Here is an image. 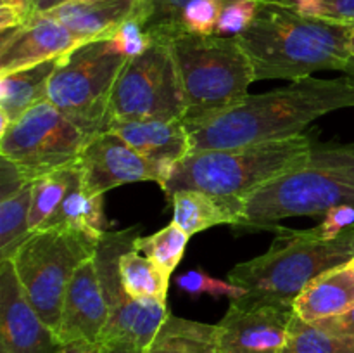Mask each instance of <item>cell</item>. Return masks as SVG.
<instances>
[{
    "label": "cell",
    "instance_id": "obj_11",
    "mask_svg": "<svg viewBox=\"0 0 354 353\" xmlns=\"http://www.w3.org/2000/svg\"><path fill=\"white\" fill-rule=\"evenodd\" d=\"M76 165L83 187L92 196H104L123 183H161L156 166L113 130L100 132L90 138Z\"/></svg>",
    "mask_w": 354,
    "mask_h": 353
},
{
    "label": "cell",
    "instance_id": "obj_2",
    "mask_svg": "<svg viewBox=\"0 0 354 353\" xmlns=\"http://www.w3.org/2000/svg\"><path fill=\"white\" fill-rule=\"evenodd\" d=\"M353 28L308 17L279 2H263L237 40L256 80H303L317 71H353Z\"/></svg>",
    "mask_w": 354,
    "mask_h": 353
},
{
    "label": "cell",
    "instance_id": "obj_3",
    "mask_svg": "<svg viewBox=\"0 0 354 353\" xmlns=\"http://www.w3.org/2000/svg\"><path fill=\"white\" fill-rule=\"evenodd\" d=\"M354 206V144L313 145L310 158L242 199L239 227L272 228L283 218Z\"/></svg>",
    "mask_w": 354,
    "mask_h": 353
},
{
    "label": "cell",
    "instance_id": "obj_5",
    "mask_svg": "<svg viewBox=\"0 0 354 353\" xmlns=\"http://www.w3.org/2000/svg\"><path fill=\"white\" fill-rule=\"evenodd\" d=\"M354 258V230L337 239H320L311 230H287L265 255L239 263L228 273L232 284L244 287L241 303L289 305L304 287L332 269Z\"/></svg>",
    "mask_w": 354,
    "mask_h": 353
},
{
    "label": "cell",
    "instance_id": "obj_27",
    "mask_svg": "<svg viewBox=\"0 0 354 353\" xmlns=\"http://www.w3.org/2000/svg\"><path fill=\"white\" fill-rule=\"evenodd\" d=\"M282 353H354V338L330 334L294 314Z\"/></svg>",
    "mask_w": 354,
    "mask_h": 353
},
{
    "label": "cell",
    "instance_id": "obj_35",
    "mask_svg": "<svg viewBox=\"0 0 354 353\" xmlns=\"http://www.w3.org/2000/svg\"><path fill=\"white\" fill-rule=\"evenodd\" d=\"M35 0H0V30L7 33L33 17Z\"/></svg>",
    "mask_w": 354,
    "mask_h": 353
},
{
    "label": "cell",
    "instance_id": "obj_29",
    "mask_svg": "<svg viewBox=\"0 0 354 353\" xmlns=\"http://www.w3.org/2000/svg\"><path fill=\"white\" fill-rule=\"evenodd\" d=\"M189 2L192 0H142L138 17L152 40L168 44L169 40L182 35L180 16ZM259 2H275V0H259Z\"/></svg>",
    "mask_w": 354,
    "mask_h": 353
},
{
    "label": "cell",
    "instance_id": "obj_17",
    "mask_svg": "<svg viewBox=\"0 0 354 353\" xmlns=\"http://www.w3.org/2000/svg\"><path fill=\"white\" fill-rule=\"evenodd\" d=\"M107 130L116 132L161 175L162 187L175 166L192 152L189 130L182 120L109 121Z\"/></svg>",
    "mask_w": 354,
    "mask_h": 353
},
{
    "label": "cell",
    "instance_id": "obj_13",
    "mask_svg": "<svg viewBox=\"0 0 354 353\" xmlns=\"http://www.w3.org/2000/svg\"><path fill=\"white\" fill-rule=\"evenodd\" d=\"M294 308L279 303H241L232 300L221 318L223 353H282Z\"/></svg>",
    "mask_w": 354,
    "mask_h": 353
},
{
    "label": "cell",
    "instance_id": "obj_9",
    "mask_svg": "<svg viewBox=\"0 0 354 353\" xmlns=\"http://www.w3.org/2000/svg\"><path fill=\"white\" fill-rule=\"evenodd\" d=\"M90 138L50 100L37 104L0 134V154L26 182L76 165Z\"/></svg>",
    "mask_w": 354,
    "mask_h": 353
},
{
    "label": "cell",
    "instance_id": "obj_23",
    "mask_svg": "<svg viewBox=\"0 0 354 353\" xmlns=\"http://www.w3.org/2000/svg\"><path fill=\"white\" fill-rule=\"evenodd\" d=\"M57 227L82 230L97 241H100L107 232V220L104 217V196H92L86 192L82 183V176L76 179L62 203L40 230Z\"/></svg>",
    "mask_w": 354,
    "mask_h": 353
},
{
    "label": "cell",
    "instance_id": "obj_34",
    "mask_svg": "<svg viewBox=\"0 0 354 353\" xmlns=\"http://www.w3.org/2000/svg\"><path fill=\"white\" fill-rule=\"evenodd\" d=\"M308 17L351 26L354 24V0H315Z\"/></svg>",
    "mask_w": 354,
    "mask_h": 353
},
{
    "label": "cell",
    "instance_id": "obj_14",
    "mask_svg": "<svg viewBox=\"0 0 354 353\" xmlns=\"http://www.w3.org/2000/svg\"><path fill=\"white\" fill-rule=\"evenodd\" d=\"M82 45L85 44L52 16H35L23 26L2 33L0 75L62 59Z\"/></svg>",
    "mask_w": 354,
    "mask_h": 353
},
{
    "label": "cell",
    "instance_id": "obj_19",
    "mask_svg": "<svg viewBox=\"0 0 354 353\" xmlns=\"http://www.w3.org/2000/svg\"><path fill=\"white\" fill-rule=\"evenodd\" d=\"M351 307H354V275L346 265L311 280L292 303L294 314L310 324L337 317Z\"/></svg>",
    "mask_w": 354,
    "mask_h": 353
},
{
    "label": "cell",
    "instance_id": "obj_22",
    "mask_svg": "<svg viewBox=\"0 0 354 353\" xmlns=\"http://www.w3.org/2000/svg\"><path fill=\"white\" fill-rule=\"evenodd\" d=\"M142 353H223L220 327L169 314Z\"/></svg>",
    "mask_w": 354,
    "mask_h": 353
},
{
    "label": "cell",
    "instance_id": "obj_32",
    "mask_svg": "<svg viewBox=\"0 0 354 353\" xmlns=\"http://www.w3.org/2000/svg\"><path fill=\"white\" fill-rule=\"evenodd\" d=\"M113 47L116 48L120 54L130 57H137V55L144 54L145 51L154 45V40L151 38V35L145 31L144 23L140 21V17L135 16L130 17L127 23L121 24L116 31H114L113 37L109 38Z\"/></svg>",
    "mask_w": 354,
    "mask_h": 353
},
{
    "label": "cell",
    "instance_id": "obj_38",
    "mask_svg": "<svg viewBox=\"0 0 354 353\" xmlns=\"http://www.w3.org/2000/svg\"><path fill=\"white\" fill-rule=\"evenodd\" d=\"M68 2H71V0H35L33 17L50 12V10L57 9V7L64 6V3H68Z\"/></svg>",
    "mask_w": 354,
    "mask_h": 353
},
{
    "label": "cell",
    "instance_id": "obj_30",
    "mask_svg": "<svg viewBox=\"0 0 354 353\" xmlns=\"http://www.w3.org/2000/svg\"><path fill=\"white\" fill-rule=\"evenodd\" d=\"M234 0H192L180 16V31L190 35H216V24L221 10Z\"/></svg>",
    "mask_w": 354,
    "mask_h": 353
},
{
    "label": "cell",
    "instance_id": "obj_31",
    "mask_svg": "<svg viewBox=\"0 0 354 353\" xmlns=\"http://www.w3.org/2000/svg\"><path fill=\"white\" fill-rule=\"evenodd\" d=\"M176 286H178L180 291H183V293L192 298H199L201 294H209L213 298L228 296L232 300H239V298L245 296L244 287L232 284L230 280L225 282L221 279H214V277H211L209 273L201 269L189 270V272L176 277Z\"/></svg>",
    "mask_w": 354,
    "mask_h": 353
},
{
    "label": "cell",
    "instance_id": "obj_28",
    "mask_svg": "<svg viewBox=\"0 0 354 353\" xmlns=\"http://www.w3.org/2000/svg\"><path fill=\"white\" fill-rule=\"evenodd\" d=\"M189 237L190 235L183 228H180L176 224H169L168 227L147 237L138 235L133 242V249L147 256L162 270L171 273L183 258Z\"/></svg>",
    "mask_w": 354,
    "mask_h": 353
},
{
    "label": "cell",
    "instance_id": "obj_16",
    "mask_svg": "<svg viewBox=\"0 0 354 353\" xmlns=\"http://www.w3.org/2000/svg\"><path fill=\"white\" fill-rule=\"evenodd\" d=\"M109 320V305L93 258L76 269L62 305L57 336L62 345L76 341L97 343Z\"/></svg>",
    "mask_w": 354,
    "mask_h": 353
},
{
    "label": "cell",
    "instance_id": "obj_42",
    "mask_svg": "<svg viewBox=\"0 0 354 353\" xmlns=\"http://www.w3.org/2000/svg\"><path fill=\"white\" fill-rule=\"evenodd\" d=\"M351 26H353V28H354V24H351Z\"/></svg>",
    "mask_w": 354,
    "mask_h": 353
},
{
    "label": "cell",
    "instance_id": "obj_12",
    "mask_svg": "<svg viewBox=\"0 0 354 353\" xmlns=\"http://www.w3.org/2000/svg\"><path fill=\"white\" fill-rule=\"evenodd\" d=\"M64 348L24 294L10 260L0 263V353H59Z\"/></svg>",
    "mask_w": 354,
    "mask_h": 353
},
{
    "label": "cell",
    "instance_id": "obj_25",
    "mask_svg": "<svg viewBox=\"0 0 354 353\" xmlns=\"http://www.w3.org/2000/svg\"><path fill=\"white\" fill-rule=\"evenodd\" d=\"M33 182L24 183L16 192L0 197V260H10L19 246L31 235L30 210Z\"/></svg>",
    "mask_w": 354,
    "mask_h": 353
},
{
    "label": "cell",
    "instance_id": "obj_15",
    "mask_svg": "<svg viewBox=\"0 0 354 353\" xmlns=\"http://www.w3.org/2000/svg\"><path fill=\"white\" fill-rule=\"evenodd\" d=\"M104 294L109 305V320L100 334L99 345L102 348L128 346L144 352L169 315L168 305L151 298L135 300L121 282L104 287Z\"/></svg>",
    "mask_w": 354,
    "mask_h": 353
},
{
    "label": "cell",
    "instance_id": "obj_8",
    "mask_svg": "<svg viewBox=\"0 0 354 353\" xmlns=\"http://www.w3.org/2000/svg\"><path fill=\"white\" fill-rule=\"evenodd\" d=\"M127 61L109 38L82 45L59 59L48 100L86 137H95L107 130L113 89Z\"/></svg>",
    "mask_w": 354,
    "mask_h": 353
},
{
    "label": "cell",
    "instance_id": "obj_39",
    "mask_svg": "<svg viewBox=\"0 0 354 353\" xmlns=\"http://www.w3.org/2000/svg\"><path fill=\"white\" fill-rule=\"evenodd\" d=\"M102 348V346H100ZM102 353H142L137 350H131L128 346H109V348H102Z\"/></svg>",
    "mask_w": 354,
    "mask_h": 353
},
{
    "label": "cell",
    "instance_id": "obj_33",
    "mask_svg": "<svg viewBox=\"0 0 354 353\" xmlns=\"http://www.w3.org/2000/svg\"><path fill=\"white\" fill-rule=\"evenodd\" d=\"M261 3L259 0H234L227 3L218 19L216 35H221V37L241 35L251 26Z\"/></svg>",
    "mask_w": 354,
    "mask_h": 353
},
{
    "label": "cell",
    "instance_id": "obj_6",
    "mask_svg": "<svg viewBox=\"0 0 354 353\" xmlns=\"http://www.w3.org/2000/svg\"><path fill=\"white\" fill-rule=\"evenodd\" d=\"M166 45L182 83L185 127L211 120L249 96L254 68L235 37L183 33Z\"/></svg>",
    "mask_w": 354,
    "mask_h": 353
},
{
    "label": "cell",
    "instance_id": "obj_20",
    "mask_svg": "<svg viewBox=\"0 0 354 353\" xmlns=\"http://www.w3.org/2000/svg\"><path fill=\"white\" fill-rule=\"evenodd\" d=\"M59 59L0 75V134L26 111L48 99V83Z\"/></svg>",
    "mask_w": 354,
    "mask_h": 353
},
{
    "label": "cell",
    "instance_id": "obj_41",
    "mask_svg": "<svg viewBox=\"0 0 354 353\" xmlns=\"http://www.w3.org/2000/svg\"><path fill=\"white\" fill-rule=\"evenodd\" d=\"M351 54H353V57H354V28H353V35H351Z\"/></svg>",
    "mask_w": 354,
    "mask_h": 353
},
{
    "label": "cell",
    "instance_id": "obj_7",
    "mask_svg": "<svg viewBox=\"0 0 354 353\" xmlns=\"http://www.w3.org/2000/svg\"><path fill=\"white\" fill-rule=\"evenodd\" d=\"M99 241L75 228L37 230L10 258L24 294L57 334L66 291L76 269L93 258Z\"/></svg>",
    "mask_w": 354,
    "mask_h": 353
},
{
    "label": "cell",
    "instance_id": "obj_21",
    "mask_svg": "<svg viewBox=\"0 0 354 353\" xmlns=\"http://www.w3.org/2000/svg\"><path fill=\"white\" fill-rule=\"evenodd\" d=\"M173 224L189 235L199 234L214 225H239L242 199L221 197L201 190H178L171 196Z\"/></svg>",
    "mask_w": 354,
    "mask_h": 353
},
{
    "label": "cell",
    "instance_id": "obj_18",
    "mask_svg": "<svg viewBox=\"0 0 354 353\" xmlns=\"http://www.w3.org/2000/svg\"><path fill=\"white\" fill-rule=\"evenodd\" d=\"M142 0H71L47 12L71 30L83 44L107 40L130 17L138 16Z\"/></svg>",
    "mask_w": 354,
    "mask_h": 353
},
{
    "label": "cell",
    "instance_id": "obj_24",
    "mask_svg": "<svg viewBox=\"0 0 354 353\" xmlns=\"http://www.w3.org/2000/svg\"><path fill=\"white\" fill-rule=\"evenodd\" d=\"M169 275L147 256L135 249L124 253L120 260V279L124 291L135 300L151 298L166 303Z\"/></svg>",
    "mask_w": 354,
    "mask_h": 353
},
{
    "label": "cell",
    "instance_id": "obj_36",
    "mask_svg": "<svg viewBox=\"0 0 354 353\" xmlns=\"http://www.w3.org/2000/svg\"><path fill=\"white\" fill-rule=\"evenodd\" d=\"M318 327L325 329L327 332L335 336H344V338H354V307L349 308L344 314L337 317L324 318V320L315 322Z\"/></svg>",
    "mask_w": 354,
    "mask_h": 353
},
{
    "label": "cell",
    "instance_id": "obj_26",
    "mask_svg": "<svg viewBox=\"0 0 354 353\" xmlns=\"http://www.w3.org/2000/svg\"><path fill=\"white\" fill-rule=\"evenodd\" d=\"M78 176V165H71L35 180L30 221H28L31 234L44 227L45 221L57 210L59 204L62 203L64 196L68 194V190L71 189Z\"/></svg>",
    "mask_w": 354,
    "mask_h": 353
},
{
    "label": "cell",
    "instance_id": "obj_40",
    "mask_svg": "<svg viewBox=\"0 0 354 353\" xmlns=\"http://www.w3.org/2000/svg\"><path fill=\"white\" fill-rule=\"evenodd\" d=\"M346 266H348V269L351 270V273H353V275H354V258L351 260V262H348V263H346Z\"/></svg>",
    "mask_w": 354,
    "mask_h": 353
},
{
    "label": "cell",
    "instance_id": "obj_4",
    "mask_svg": "<svg viewBox=\"0 0 354 353\" xmlns=\"http://www.w3.org/2000/svg\"><path fill=\"white\" fill-rule=\"evenodd\" d=\"M311 151L313 142L303 134L244 147L190 152L175 166L161 189L168 199L178 190L245 199L277 176L303 166Z\"/></svg>",
    "mask_w": 354,
    "mask_h": 353
},
{
    "label": "cell",
    "instance_id": "obj_10",
    "mask_svg": "<svg viewBox=\"0 0 354 353\" xmlns=\"http://www.w3.org/2000/svg\"><path fill=\"white\" fill-rule=\"evenodd\" d=\"M185 99L168 45L154 42L149 51L130 57L113 89L109 121L182 120Z\"/></svg>",
    "mask_w": 354,
    "mask_h": 353
},
{
    "label": "cell",
    "instance_id": "obj_37",
    "mask_svg": "<svg viewBox=\"0 0 354 353\" xmlns=\"http://www.w3.org/2000/svg\"><path fill=\"white\" fill-rule=\"evenodd\" d=\"M59 353H102V348L97 343L76 341L71 345H66Z\"/></svg>",
    "mask_w": 354,
    "mask_h": 353
},
{
    "label": "cell",
    "instance_id": "obj_1",
    "mask_svg": "<svg viewBox=\"0 0 354 353\" xmlns=\"http://www.w3.org/2000/svg\"><path fill=\"white\" fill-rule=\"evenodd\" d=\"M354 107V78H303L248 97L203 123L185 127L192 152L232 149L303 135L311 121Z\"/></svg>",
    "mask_w": 354,
    "mask_h": 353
}]
</instances>
